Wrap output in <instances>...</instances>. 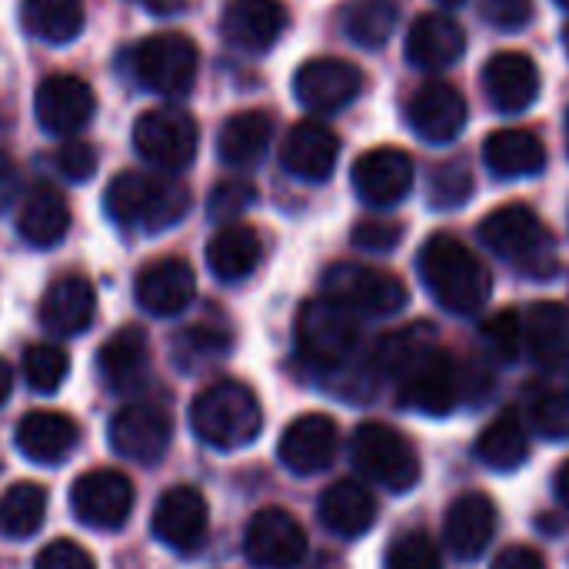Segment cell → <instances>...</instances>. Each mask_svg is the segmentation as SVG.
<instances>
[{"instance_id":"484cf974","label":"cell","mask_w":569,"mask_h":569,"mask_svg":"<svg viewBox=\"0 0 569 569\" xmlns=\"http://www.w3.org/2000/svg\"><path fill=\"white\" fill-rule=\"evenodd\" d=\"M497 533V507L490 503L487 493H463L450 503L447 523H443V540L460 560L480 557Z\"/></svg>"},{"instance_id":"7c38bea8","label":"cell","mask_w":569,"mask_h":569,"mask_svg":"<svg viewBox=\"0 0 569 569\" xmlns=\"http://www.w3.org/2000/svg\"><path fill=\"white\" fill-rule=\"evenodd\" d=\"M243 553L260 569H293L307 560V533L287 510L267 507L247 523Z\"/></svg>"},{"instance_id":"5bb4252c","label":"cell","mask_w":569,"mask_h":569,"mask_svg":"<svg viewBox=\"0 0 569 569\" xmlns=\"http://www.w3.org/2000/svg\"><path fill=\"white\" fill-rule=\"evenodd\" d=\"M173 437V420L167 410L150 407V403H133L123 407L110 420V447L117 457L153 467L167 457Z\"/></svg>"},{"instance_id":"6f0895ef","label":"cell","mask_w":569,"mask_h":569,"mask_svg":"<svg viewBox=\"0 0 569 569\" xmlns=\"http://www.w3.org/2000/svg\"><path fill=\"white\" fill-rule=\"evenodd\" d=\"M440 3H450L453 7V3H463V0H440Z\"/></svg>"},{"instance_id":"44dd1931","label":"cell","mask_w":569,"mask_h":569,"mask_svg":"<svg viewBox=\"0 0 569 569\" xmlns=\"http://www.w3.org/2000/svg\"><path fill=\"white\" fill-rule=\"evenodd\" d=\"M137 303L153 317H177L193 303L197 277L180 257H160L137 273Z\"/></svg>"},{"instance_id":"e0dca14e","label":"cell","mask_w":569,"mask_h":569,"mask_svg":"<svg viewBox=\"0 0 569 569\" xmlns=\"http://www.w3.org/2000/svg\"><path fill=\"white\" fill-rule=\"evenodd\" d=\"M467 100L447 80H427L407 103V120L427 143H450L467 127Z\"/></svg>"},{"instance_id":"8d00e7d4","label":"cell","mask_w":569,"mask_h":569,"mask_svg":"<svg viewBox=\"0 0 569 569\" xmlns=\"http://www.w3.org/2000/svg\"><path fill=\"white\" fill-rule=\"evenodd\" d=\"M400 23V7L397 0H353L343 10V33L367 50L383 47Z\"/></svg>"},{"instance_id":"7402d4cb","label":"cell","mask_w":569,"mask_h":569,"mask_svg":"<svg viewBox=\"0 0 569 569\" xmlns=\"http://www.w3.org/2000/svg\"><path fill=\"white\" fill-rule=\"evenodd\" d=\"M483 90L500 113H523L540 97V67L520 50H503L487 60Z\"/></svg>"},{"instance_id":"681fc988","label":"cell","mask_w":569,"mask_h":569,"mask_svg":"<svg viewBox=\"0 0 569 569\" xmlns=\"http://www.w3.org/2000/svg\"><path fill=\"white\" fill-rule=\"evenodd\" d=\"M33 569H97L93 557L73 540H53L33 560Z\"/></svg>"},{"instance_id":"8992f818","label":"cell","mask_w":569,"mask_h":569,"mask_svg":"<svg viewBox=\"0 0 569 569\" xmlns=\"http://www.w3.org/2000/svg\"><path fill=\"white\" fill-rule=\"evenodd\" d=\"M360 340L357 313L330 297L307 300L297 313V350L317 370H337L350 360Z\"/></svg>"},{"instance_id":"91938a15","label":"cell","mask_w":569,"mask_h":569,"mask_svg":"<svg viewBox=\"0 0 569 569\" xmlns=\"http://www.w3.org/2000/svg\"><path fill=\"white\" fill-rule=\"evenodd\" d=\"M567 147H569V113H567Z\"/></svg>"},{"instance_id":"603a6c76","label":"cell","mask_w":569,"mask_h":569,"mask_svg":"<svg viewBox=\"0 0 569 569\" xmlns=\"http://www.w3.org/2000/svg\"><path fill=\"white\" fill-rule=\"evenodd\" d=\"M457 400H460V373L443 350H433L400 383V403L427 417H447L457 407Z\"/></svg>"},{"instance_id":"ab89813d","label":"cell","mask_w":569,"mask_h":569,"mask_svg":"<svg viewBox=\"0 0 569 569\" xmlns=\"http://www.w3.org/2000/svg\"><path fill=\"white\" fill-rule=\"evenodd\" d=\"M70 373V357L53 343H33L23 350V377L37 393H57Z\"/></svg>"},{"instance_id":"f5cc1de1","label":"cell","mask_w":569,"mask_h":569,"mask_svg":"<svg viewBox=\"0 0 569 569\" xmlns=\"http://www.w3.org/2000/svg\"><path fill=\"white\" fill-rule=\"evenodd\" d=\"M137 3H143L150 13H160V17H170L187 7V0H137Z\"/></svg>"},{"instance_id":"680465c9","label":"cell","mask_w":569,"mask_h":569,"mask_svg":"<svg viewBox=\"0 0 569 569\" xmlns=\"http://www.w3.org/2000/svg\"><path fill=\"white\" fill-rule=\"evenodd\" d=\"M557 3H560V7H563V10H569V0H557Z\"/></svg>"},{"instance_id":"30bf717a","label":"cell","mask_w":569,"mask_h":569,"mask_svg":"<svg viewBox=\"0 0 569 569\" xmlns=\"http://www.w3.org/2000/svg\"><path fill=\"white\" fill-rule=\"evenodd\" d=\"M97 113V93L83 77L50 73L33 93V117L50 137H77Z\"/></svg>"},{"instance_id":"b9f144b4","label":"cell","mask_w":569,"mask_h":569,"mask_svg":"<svg viewBox=\"0 0 569 569\" xmlns=\"http://www.w3.org/2000/svg\"><path fill=\"white\" fill-rule=\"evenodd\" d=\"M387 569H443L437 543L423 530L400 533L387 550Z\"/></svg>"},{"instance_id":"ffe728a7","label":"cell","mask_w":569,"mask_h":569,"mask_svg":"<svg viewBox=\"0 0 569 569\" xmlns=\"http://www.w3.org/2000/svg\"><path fill=\"white\" fill-rule=\"evenodd\" d=\"M337 443H340V433H337V423L327 417V413H307V417H297L283 437H280V463L297 473V477H313L320 470H327L337 457Z\"/></svg>"},{"instance_id":"9f6ffc18","label":"cell","mask_w":569,"mask_h":569,"mask_svg":"<svg viewBox=\"0 0 569 569\" xmlns=\"http://www.w3.org/2000/svg\"><path fill=\"white\" fill-rule=\"evenodd\" d=\"M563 43H567V53H569V27H567V33H563Z\"/></svg>"},{"instance_id":"bcb514c9","label":"cell","mask_w":569,"mask_h":569,"mask_svg":"<svg viewBox=\"0 0 569 569\" xmlns=\"http://www.w3.org/2000/svg\"><path fill=\"white\" fill-rule=\"evenodd\" d=\"M533 423L550 440H569V397L547 393L533 403Z\"/></svg>"},{"instance_id":"f907efd6","label":"cell","mask_w":569,"mask_h":569,"mask_svg":"<svg viewBox=\"0 0 569 569\" xmlns=\"http://www.w3.org/2000/svg\"><path fill=\"white\" fill-rule=\"evenodd\" d=\"M493 569H547V563L533 547H510L493 560Z\"/></svg>"},{"instance_id":"8fae6325","label":"cell","mask_w":569,"mask_h":569,"mask_svg":"<svg viewBox=\"0 0 569 569\" xmlns=\"http://www.w3.org/2000/svg\"><path fill=\"white\" fill-rule=\"evenodd\" d=\"M137 493L120 470H90L70 490V510L77 523L90 530H120L133 513Z\"/></svg>"},{"instance_id":"52a82bcc","label":"cell","mask_w":569,"mask_h":569,"mask_svg":"<svg viewBox=\"0 0 569 569\" xmlns=\"http://www.w3.org/2000/svg\"><path fill=\"white\" fill-rule=\"evenodd\" d=\"M200 130L190 110L177 103L150 107L133 120V150L157 170H187L197 157Z\"/></svg>"},{"instance_id":"db71d44e","label":"cell","mask_w":569,"mask_h":569,"mask_svg":"<svg viewBox=\"0 0 569 569\" xmlns=\"http://www.w3.org/2000/svg\"><path fill=\"white\" fill-rule=\"evenodd\" d=\"M553 490H557V500L569 510V460L560 463V470H557V477H553Z\"/></svg>"},{"instance_id":"d6a6232c","label":"cell","mask_w":569,"mask_h":569,"mask_svg":"<svg viewBox=\"0 0 569 569\" xmlns=\"http://www.w3.org/2000/svg\"><path fill=\"white\" fill-rule=\"evenodd\" d=\"M260 257H263L260 233L247 223H223L207 243V267L223 283H237L250 277L260 267Z\"/></svg>"},{"instance_id":"9c48e42d","label":"cell","mask_w":569,"mask_h":569,"mask_svg":"<svg viewBox=\"0 0 569 569\" xmlns=\"http://www.w3.org/2000/svg\"><path fill=\"white\" fill-rule=\"evenodd\" d=\"M323 297L363 317H390L407 307V283L363 263H333L323 273Z\"/></svg>"},{"instance_id":"d590c367","label":"cell","mask_w":569,"mask_h":569,"mask_svg":"<svg viewBox=\"0 0 569 569\" xmlns=\"http://www.w3.org/2000/svg\"><path fill=\"white\" fill-rule=\"evenodd\" d=\"M437 347V330L433 323H410V327H400L393 333H387L377 350H373V363L380 373L387 377H407L410 370H417Z\"/></svg>"},{"instance_id":"816d5d0a","label":"cell","mask_w":569,"mask_h":569,"mask_svg":"<svg viewBox=\"0 0 569 569\" xmlns=\"http://www.w3.org/2000/svg\"><path fill=\"white\" fill-rule=\"evenodd\" d=\"M17 193H20V173H17V163H13L7 153H0V213L17 200Z\"/></svg>"},{"instance_id":"2e32d148","label":"cell","mask_w":569,"mask_h":569,"mask_svg":"<svg viewBox=\"0 0 569 569\" xmlns=\"http://www.w3.org/2000/svg\"><path fill=\"white\" fill-rule=\"evenodd\" d=\"M210 527V510L200 490L173 487L153 507V537L173 553H193Z\"/></svg>"},{"instance_id":"7a4b0ae2","label":"cell","mask_w":569,"mask_h":569,"mask_svg":"<svg viewBox=\"0 0 569 569\" xmlns=\"http://www.w3.org/2000/svg\"><path fill=\"white\" fill-rule=\"evenodd\" d=\"M420 277L430 297L450 313H477L490 293L493 277L467 243L450 233H437L420 250Z\"/></svg>"},{"instance_id":"7dc6e473","label":"cell","mask_w":569,"mask_h":569,"mask_svg":"<svg viewBox=\"0 0 569 569\" xmlns=\"http://www.w3.org/2000/svg\"><path fill=\"white\" fill-rule=\"evenodd\" d=\"M480 17L497 30H523L533 20V0H483Z\"/></svg>"},{"instance_id":"74e56055","label":"cell","mask_w":569,"mask_h":569,"mask_svg":"<svg viewBox=\"0 0 569 569\" xmlns=\"http://www.w3.org/2000/svg\"><path fill=\"white\" fill-rule=\"evenodd\" d=\"M47 520V493L37 483H13L0 497V537L27 540Z\"/></svg>"},{"instance_id":"f6af8a7d","label":"cell","mask_w":569,"mask_h":569,"mask_svg":"<svg viewBox=\"0 0 569 569\" xmlns=\"http://www.w3.org/2000/svg\"><path fill=\"white\" fill-rule=\"evenodd\" d=\"M53 163H57L60 177H67L73 183H83V180H90L97 173V150H93V143L73 137L53 153Z\"/></svg>"},{"instance_id":"f1b7e54d","label":"cell","mask_w":569,"mask_h":569,"mask_svg":"<svg viewBox=\"0 0 569 569\" xmlns=\"http://www.w3.org/2000/svg\"><path fill=\"white\" fill-rule=\"evenodd\" d=\"M67 230H70V207L63 193L50 183H37L17 210V233L37 250H50L67 237Z\"/></svg>"},{"instance_id":"4dcf8cb0","label":"cell","mask_w":569,"mask_h":569,"mask_svg":"<svg viewBox=\"0 0 569 569\" xmlns=\"http://www.w3.org/2000/svg\"><path fill=\"white\" fill-rule=\"evenodd\" d=\"M483 163L490 167V173L503 180L537 177L547 167V147L533 130L503 127L483 140Z\"/></svg>"},{"instance_id":"d6986e66","label":"cell","mask_w":569,"mask_h":569,"mask_svg":"<svg viewBox=\"0 0 569 569\" xmlns=\"http://www.w3.org/2000/svg\"><path fill=\"white\" fill-rule=\"evenodd\" d=\"M340 160V137L320 123V120H300L290 127L283 147H280V163L287 173L307 183H323L333 177Z\"/></svg>"},{"instance_id":"4316f807","label":"cell","mask_w":569,"mask_h":569,"mask_svg":"<svg viewBox=\"0 0 569 569\" xmlns=\"http://www.w3.org/2000/svg\"><path fill=\"white\" fill-rule=\"evenodd\" d=\"M467 50V33L453 17L423 13L407 33V60L420 70H447Z\"/></svg>"},{"instance_id":"60d3db41","label":"cell","mask_w":569,"mask_h":569,"mask_svg":"<svg viewBox=\"0 0 569 569\" xmlns=\"http://www.w3.org/2000/svg\"><path fill=\"white\" fill-rule=\"evenodd\" d=\"M470 193H473V177H470L467 163L450 160V163L433 167V173H430V203L433 207H440V210L460 207L470 200Z\"/></svg>"},{"instance_id":"83f0119b","label":"cell","mask_w":569,"mask_h":569,"mask_svg":"<svg viewBox=\"0 0 569 569\" xmlns=\"http://www.w3.org/2000/svg\"><path fill=\"white\" fill-rule=\"evenodd\" d=\"M100 377L113 393H133L147 383L150 370V340L140 327H120L100 347Z\"/></svg>"},{"instance_id":"ac0fdd59","label":"cell","mask_w":569,"mask_h":569,"mask_svg":"<svg viewBox=\"0 0 569 569\" xmlns=\"http://www.w3.org/2000/svg\"><path fill=\"white\" fill-rule=\"evenodd\" d=\"M290 13L280 0H230L220 17V33L233 50L267 53L287 30Z\"/></svg>"},{"instance_id":"e575fe53","label":"cell","mask_w":569,"mask_h":569,"mask_svg":"<svg viewBox=\"0 0 569 569\" xmlns=\"http://www.w3.org/2000/svg\"><path fill=\"white\" fill-rule=\"evenodd\" d=\"M87 20L83 0H20V23L40 43H70Z\"/></svg>"},{"instance_id":"5b68a950","label":"cell","mask_w":569,"mask_h":569,"mask_svg":"<svg viewBox=\"0 0 569 569\" xmlns=\"http://www.w3.org/2000/svg\"><path fill=\"white\" fill-rule=\"evenodd\" d=\"M197 67H200L197 43L187 33H177V30L150 33L130 50L133 80L143 90L157 93V97H183V93H190V87L197 80Z\"/></svg>"},{"instance_id":"d4e9b609","label":"cell","mask_w":569,"mask_h":569,"mask_svg":"<svg viewBox=\"0 0 569 569\" xmlns=\"http://www.w3.org/2000/svg\"><path fill=\"white\" fill-rule=\"evenodd\" d=\"M97 317V290L87 277L67 273L53 280L40 300V327L53 337H77Z\"/></svg>"},{"instance_id":"cb8c5ba5","label":"cell","mask_w":569,"mask_h":569,"mask_svg":"<svg viewBox=\"0 0 569 569\" xmlns=\"http://www.w3.org/2000/svg\"><path fill=\"white\" fill-rule=\"evenodd\" d=\"M13 443H17V450L30 463H37V467H57V463H63L77 450L80 427L67 413L33 410V413L20 417V423L13 430Z\"/></svg>"},{"instance_id":"7bdbcfd3","label":"cell","mask_w":569,"mask_h":569,"mask_svg":"<svg viewBox=\"0 0 569 569\" xmlns=\"http://www.w3.org/2000/svg\"><path fill=\"white\" fill-rule=\"evenodd\" d=\"M253 200H257L253 183H247V180H220L213 187V193H210L207 210H210V217L217 223H237L240 213L253 207Z\"/></svg>"},{"instance_id":"ee69618b","label":"cell","mask_w":569,"mask_h":569,"mask_svg":"<svg viewBox=\"0 0 569 569\" xmlns=\"http://www.w3.org/2000/svg\"><path fill=\"white\" fill-rule=\"evenodd\" d=\"M483 340L490 343V350L500 360H517L520 350L527 347V340H523V317L513 313V310H503V313L490 317L483 323Z\"/></svg>"},{"instance_id":"9a60e30c","label":"cell","mask_w":569,"mask_h":569,"mask_svg":"<svg viewBox=\"0 0 569 569\" xmlns=\"http://www.w3.org/2000/svg\"><path fill=\"white\" fill-rule=\"evenodd\" d=\"M350 180L367 207L387 210L413 190V160L400 147H377L353 163Z\"/></svg>"},{"instance_id":"6da1fadb","label":"cell","mask_w":569,"mask_h":569,"mask_svg":"<svg viewBox=\"0 0 569 569\" xmlns=\"http://www.w3.org/2000/svg\"><path fill=\"white\" fill-rule=\"evenodd\" d=\"M103 210L123 230L160 233L187 217L190 190L183 183H177L173 177L127 170L107 183Z\"/></svg>"},{"instance_id":"3957f363","label":"cell","mask_w":569,"mask_h":569,"mask_svg":"<svg viewBox=\"0 0 569 569\" xmlns=\"http://www.w3.org/2000/svg\"><path fill=\"white\" fill-rule=\"evenodd\" d=\"M190 427L200 443L213 450H240L250 447L263 430V410L257 393L247 383L223 380L197 393L190 407Z\"/></svg>"},{"instance_id":"277c9868","label":"cell","mask_w":569,"mask_h":569,"mask_svg":"<svg viewBox=\"0 0 569 569\" xmlns=\"http://www.w3.org/2000/svg\"><path fill=\"white\" fill-rule=\"evenodd\" d=\"M480 240L533 280H550L557 273V240L527 203H507L487 213Z\"/></svg>"},{"instance_id":"f546056e","label":"cell","mask_w":569,"mask_h":569,"mask_svg":"<svg viewBox=\"0 0 569 569\" xmlns=\"http://www.w3.org/2000/svg\"><path fill=\"white\" fill-rule=\"evenodd\" d=\"M273 143V120L263 110H240L233 113L217 137V153L233 170H253L263 163Z\"/></svg>"},{"instance_id":"f35d334b","label":"cell","mask_w":569,"mask_h":569,"mask_svg":"<svg viewBox=\"0 0 569 569\" xmlns=\"http://www.w3.org/2000/svg\"><path fill=\"white\" fill-rule=\"evenodd\" d=\"M477 457L490 470L510 473V470H517L530 457V437H527V430L520 427L517 417H500L477 440Z\"/></svg>"},{"instance_id":"836d02e7","label":"cell","mask_w":569,"mask_h":569,"mask_svg":"<svg viewBox=\"0 0 569 569\" xmlns=\"http://www.w3.org/2000/svg\"><path fill=\"white\" fill-rule=\"evenodd\" d=\"M523 340L540 367L569 363V307L553 300L533 303L523 317Z\"/></svg>"},{"instance_id":"11a10c76","label":"cell","mask_w":569,"mask_h":569,"mask_svg":"<svg viewBox=\"0 0 569 569\" xmlns=\"http://www.w3.org/2000/svg\"><path fill=\"white\" fill-rule=\"evenodd\" d=\"M10 387H13V373H10V367L0 360V407H3L7 397H10Z\"/></svg>"},{"instance_id":"c3c4849f","label":"cell","mask_w":569,"mask_h":569,"mask_svg":"<svg viewBox=\"0 0 569 569\" xmlns=\"http://www.w3.org/2000/svg\"><path fill=\"white\" fill-rule=\"evenodd\" d=\"M403 240V227L393 220H363L353 227V247L370 253H387Z\"/></svg>"},{"instance_id":"ba28073f","label":"cell","mask_w":569,"mask_h":569,"mask_svg":"<svg viewBox=\"0 0 569 569\" xmlns=\"http://www.w3.org/2000/svg\"><path fill=\"white\" fill-rule=\"evenodd\" d=\"M353 463L357 470L380 483L390 493H407L420 483V460L417 450L407 443L403 433H397L387 423H363L353 433Z\"/></svg>"},{"instance_id":"4fadbf2b","label":"cell","mask_w":569,"mask_h":569,"mask_svg":"<svg viewBox=\"0 0 569 569\" xmlns=\"http://www.w3.org/2000/svg\"><path fill=\"white\" fill-rule=\"evenodd\" d=\"M363 90V73L340 57H313L293 77V97L310 113H337L357 100Z\"/></svg>"},{"instance_id":"1f68e13d","label":"cell","mask_w":569,"mask_h":569,"mask_svg":"<svg viewBox=\"0 0 569 569\" xmlns=\"http://www.w3.org/2000/svg\"><path fill=\"white\" fill-rule=\"evenodd\" d=\"M317 513H320V523L330 533H337L343 540H353V537H363L377 523V500L363 483L337 480L333 487L323 490Z\"/></svg>"}]
</instances>
